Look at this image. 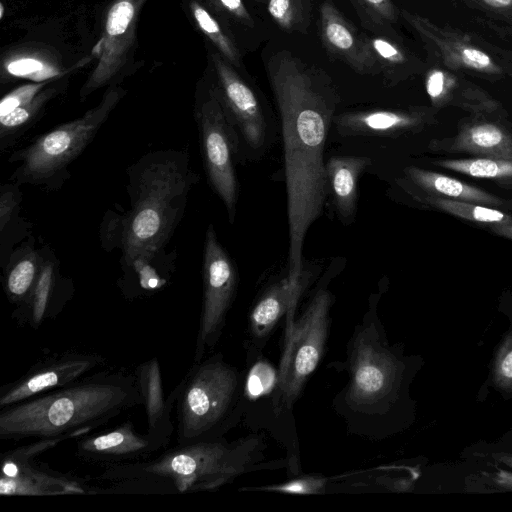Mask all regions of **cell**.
<instances>
[{
	"instance_id": "6da1fadb",
	"label": "cell",
	"mask_w": 512,
	"mask_h": 512,
	"mask_svg": "<svg viewBox=\"0 0 512 512\" xmlns=\"http://www.w3.org/2000/svg\"><path fill=\"white\" fill-rule=\"evenodd\" d=\"M279 109L289 225L288 276L303 279L302 249L330 195L324 152L339 95L331 78L288 51L268 62Z\"/></svg>"
},
{
	"instance_id": "7a4b0ae2",
	"label": "cell",
	"mask_w": 512,
	"mask_h": 512,
	"mask_svg": "<svg viewBox=\"0 0 512 512\" xmlns=\"http://www.w3.org/2000/svg\"><path fill=\"white\" fill-rule=\"evenodd\" d=\"M130 208L101 228L103 246L119 249L125 278L135 275L133 296L166 284L152 262L181 220L188 193L198 181L184 151L159 150L141 157L128 171Z\"/></svg>"
},
{
	"instance_id": "3957f363",
	"label": "cell",
	"mask_w": 512,
	"mask_h": 512,
	"mask_svg": "<svg viewBox=\"0 0 512 512\" xmlns=\"http://www.w3.org/2000/svg\"><path fill=\"white\" fill-rule=\"evenodd\" d=\"M140 405L134 374L100 370L69 386L2 408L0 439H69Z\"/></svg>"
},
{
	"instance_id": "277c9868",
	"label": "cell",
	"mask_w": 512,
	"mask_h": 512,
	"mask_svg": "<svg viewBox=\"0 0 512 512\" xmlns=\"http://www.w3.org/2000/svg\"><path fill=\"white\" fill-rule=\"evenodd\" d=\"M265 449L264 437L258 434L232 442L222 437L177 444L152 459L108 466L98 479L114 482L111 488L131 486L161 493L215 490L245 473L289 465L284 459L264 462Z\"/></svg>"
},
{
	"instance_id": "5b68a950",
	"label": "cell",
	"mask_w": 512,
	"mask_h": 512,
	"mask_svg": "<svg viewBox=\"0 0 512 512\" xmlns=\"http://www.w3.org/2000/svg\"><path fill=\"white\" fill-rule=\"evenodd\" d=\"M377 298H370L367 312L347 342L346 359L337 369L345 371L348 380L334 397L333 407L348 432L383 440L391 432L399 366L377 314Z\"/></svg>"
},
{
	"instance_id": "8992f818",
	"label": "cell",
	"mask_w": 512,
	"mask_h": 512,
	"mask_svg": "<svg viewBox=\"0 0 512 512\" xmlns=\"http://www.w3.org/2000/svg\"><path fill=\"white\" fill-rule=\"evenodd\" d=\"M245 382L246 376L221 353L193 362L172 390L177 444L224 437L245 407Z\"/></svg>"
},
{
	"instance_id": "52a82bcc",
	"label": "cell",
	"mask_w": 512,
	"mask_h": 512,
	"mask_svg": "<svg viewBox=\"0 0 512 512\" xmlns=\"http://www.w3.org/2000/svg\"><path fill=\"white\" fill-rule=\"evenodd\" d=\"M119 93H109L102 103L82 117L42 134L24 149L14 152L10 163H19L13 183L59 189L69 177L68 166L96 136L119 100Z\"/></svg>"
},
{
	"instance_id": "ba28073f",
	"label": "cell",
	"mask_w": 512,
	"mask_h": 512,
	"mask_svg": "<svg viewBox=\"0 0 512 512\" xmlns=\"http://www.w3.org/2000/svg\"><path fill=\"white\" fill-rule=\"evenodd\" d=\"M333 294L319 288L297 321L286 315L284 349L277 369L271 402L277 415L290 410L324 354Z\"/></svg>"
},
{
	"instance_id": "9c48e42d",
	"label": "cell",
	"mask_w": 512,
	"mask_h": 512,
	"mask_svg": "<svg viewBox=\"0 0 512 512\" xmlns=\"http://www.w3.org/2000/svg\"><path fill=\"white\" fill-rule=\"evenodd\" d=\"M201 152L208 181L234 222L238 183L235 162L242 156L239 132L228 117L216 91L210 92L196 110Z\"/></svg>"
},
{
	"instance_id": "30bf717a",
	"label": "cell",
	"mask_w": 512,
	"mask_h": 512,
	"mask_svg": "<svg viewBox=\"0 0 512 512\" xmlns=\"http://www.w3.org/2000/svg\"><path fill=\"white\" fill-rule=\"evenodd\" d=\"M202 275L203 301L193 362L201 361L218 343L238 282L236 267L212 224L205 234Z\"/></svg>"
},
{
	"instance_id": "8fae6325",
	"label": "cell",
	"mask_w": 512,
	"mask_h": 512,
	"mask_svg": "<svg viewBox=\"0 0 512 512\" xmlns=\"http://www.w3.org/2000/svg\"><path fill=\"white\" fill-rule=\"evenodd\" d=\"M64 438L36 439L2 454L0 494L8 496H50L92 494L82 481L35 462L37 455L56 446Z\"/></svg>"
},
{
	"instance_id": "7c38bea8",
	"label": "cell",
	"mask_w": 512,
	"mask_h": 512,
	"mask_svg": "<svg viewBox=\"0 0 512 512\" xmlns=\"http://www.w3.org/2000/svg\"><path fill=\"white\" fill-rule=\"evenodd\" d=\"M105 362V358L96 353L65 352L49 356L0 388V408L74 384Z\"/></svg>"
},
{
	"instance_id": "4fadbf2b",
	"label": "cell",
	"mask_w": 512,
	"mask_h": 512,
	"mask_svg": "<svg viewBox=\"0 0 512 512\" xmlns=\"http://www.w3.org/2000/svg\"><path fill=\"white\" fill-rule=\"evenodd\" d=\"M213 61L220 88L216 91L228 117L236 126L245 156L259 157L268 147L269 128L253 89L219 56Z\"/></svg>"
},
{
	"instance_id": "5bb4252c",
	"label": "cell",
	"mask_w": 512,
	"mask_h": 512,
	"mask_svg": "<svg viewBox=\"0 0 512 512\" xmlns=\"http://www.w3.org/2000/svg\"><path fill=\"white\" fill-rule=\"evenodd\" d=\"M400 15L418 32L445 66L486 74L503 72L500 63L466 35L446 27H438L427 18L406 10H400Z\"/></svg>"
},
{
	"instance_id": "9a60e30c",
	"label": "cell",
	"mask_w": 512,
	"mask_h": 512,
	"mask_svg": "<svg viewBox=\"0 0 512 512\" xmlns=\"http://www.w3.org/2000/svg\"><path fill=\"white\" fill-rule=\"evenodd\" d=\"M303 289L304 280L295 282L287 275L266 288L254 303L249 315L248 337L245 341L247 367L252 366L260 358L281 318L295 312Z\"/></svg>"
},
{
	"instance_id": "2e32d148",
	"label": "cell",
	"mask_w": 512,
	"mask_h": 512,
	"mask_svg": "<svg viewBox=\"0 0 512 512\" xmlns=\"http://www.w3.org/2000/svg\"><path fill=\"white\" fill-rule=\"evenodd\" d=\"M161 448L164 447L147 432L138 433L131 421L102 433L84 435L76 442L80 459L108 466L143 460Z\"/></svg>"
},
{
	"instance_id": "e0dca14e",
	"label": "cell",
	"mask_w": 512,
	"mask_h": 512,
	"mask_svg": "<svg viewBox=\"0 0 512 512\" xmlns=\"http://www.w3.org/2000/svg\"><path fill=\"white\" fill-rule=\"evenodd\" d=\"M320 34L330 55L357 73L376 74L366 34L359 33L331 0H325L320 7Z\"/></svg>"
},
{
	"instance_id": "ac0fdd59",
	"label": "cell",
	"mask_w": 512,
	"mask_h": 512,
	"mask_svg": "<svg viewBox=\"0 0 512 512\" xmlns=\"http://www.w3.org/2000/svg\"><path fill=\"white\" fill-rule=\"evenodd\" d=\"M73 287L61 277L56 259L43 252V263L27 302L14 311L16 319L34 329L55 318L72 297Z\"/></svg>"
},
{
	"instance_id": "d6986e66",
	"label": "cell",
	"mask_w": 512,
	"mask_h": 512,
	"mask_svg": "<svg viewBox=\"0 0 512 512\" xmlns=\"http://www.w3.org/2000/svg\"><path fill=\"white\" fill-rule=\"evenodd\" d=\"M147 418V433L164 448L175 430L172 411L175 404L173 392L165 398L159 361L156 357L142 362L134 373Z\"/></svg>"
},
{
	"instance_id": "ffe728a7",
	"label": "cell",
	"mask_w": 512,
	"mask_h": 512,
	"mask_svg": "<svg viewBox=\"0 0 512 512\" xmlns=\"http://www.w3.org/2000/svg\"><path fill=\"white\" fill-rule=\"evenodd\" d=\"M341 136H396L420 123V115L402 110L372 109L345 112L334 117Z\"/></svg>"
},
{
	"instance_id": "44dd1931",
	"label": "cell",
	"mask_w": 512,
	"mask_h": 512,
	"mask_svg": "<svg viewBox=\"0 0 512 512\" xmlns=\"http://www.w3.org/2000/svg\"><path fill=\"white\" fill-rule=\"evenodd\" d=\"M366 156H333L326 162V173L336 212L344 224L355 216L360 175L371 165Z\"/></svg>"
},
{
	"instance_id": "7402d4cb",
	"label": "cell",
	"mask_w": 512,
	"mask_h": 512,
	"mask_svg": "<svg viewBox=\"0 0 512 512\" xmlns=\"http://www.w3.org/2000/svg\"><path fill=\"white\" fill-rule=\"evenodd\" d=\"M43 263V252L27 242L8 256L3 286L8 300L22 307L29 299Z\"/></svg>"
},
{
	"instance_id": "603a6c76",
	"label": "cell",
	"mask_w": 512,
	"mask_h": 512,
	"mask_svg": "<svg viewBox=\"0 0 512 512\" xmlns=\"http://www.w3.org/2000/svg\"><path fill=\"white\" fill-rule=\"evenodd\" d=\"M406 174L417 186L435 195L458 201L500 205L501 201L481 189L440 173L409 167Z\"/></svg>"
},
{
	"instance_id": "cb8c5ba5",
	"label": "cell",
	"mask_w": 512,
	"mask_h": 512,
	"mask_svg": "<svg viewBox=\"0 0 512 512\" xmlns=\"http://www.w3.org/2000/svg\"><path fill=\"white\" fill-rule=\"evenodd\" d=\"M366 38L376 74H382L387 85H393L405 77L412 68L413 61L396 37L373 33L366 34Z\"/></svg>"
},
{
	"instance_id": "d4e9b609",
	"label": "cell",
	"mask_w": 512,
	"mask_h": 512,
	"mask_svg": "<svg viewBox=\"0 0 512 512\" xmlns=\"http://www.w3.org/2000/svg\"><path fill=\"white\" fill-rule=\"evenodd\" d=\"M457 146L474 153L512 160V140L493 124L468 127L458 137Z\"/></svg>"
},
{
	"instance_id": "484cf974",
	"label": "cell",
	"mask_w": 512,
	"mask_h": 512,
	"mask_svg": "<svg viewBox=\"0 0 512 512\" xmlns=\"http://www.w3.org/2000/svg\"><path fill=\"white\" fill-rule=\"evenodd\" d=\"M49 99L47 92L37 94L31 101L0 115V149L13 145L40 114Z\"/></svg>"
},
{
	"instance_id": "4316f807",
	"label": "cell",
	"mask_w": 512,
	"mask_h": 512,
	"mask_svg": "<svg viewBox=\"0 0 512 512\" xmlns=\"http://www.w3.org/2000/svg\"><path fill=\"white\" fill-rule=\"evenodd\" d=\"M429 202L452 215L476 222L495 225L512 237V217L493 208L452 199L432 198Z\"/></svg>"
},
{
	"instance_id": "83f0119b",
	"label": "cell",
	"mask_w": 512,
	"mask_h": 512,
	"mask_svg": "<svg viewBox=\"0 0 512 512\" xmlns=\"http://www.w3.org/2000/svg\"><path fill=\"white\" fill-rule=\"evenodd\" d=\"M362 25L372 33L396 37L392 29L398 10L391 0H351Z\"/></svg>"
},
{
	"instance_id": "f1b7e54d",
	"label": "cell",
	"mask_w": 512,
	"mask_h": 512,
	"mask_svg": "<svg viewBox=\"0 0 512 512\" xmlns=\"http://www.w3.org/2000/svg\"><path fill=\"white\" fill-rule=\"evenodd\" d=\"M440 166L476 178L512 177V160L493 158H474L445 160Z\"/></svg>"
},
{
	"instance_id": "f546056e",
	"label": "cell",
	"mask_w": 512,
	"mask_h": 512,
	"mask_svg": "<svg viewBox=\"0 0 512 512\" xmlns=\"http://www.w3.org/2000/svg\"><path fill=\"white\" fill-rule=\"evenodd\" d=\"M268 12L273 20L288 31L305 30L310 6L308 0H269Z\"/></svg>"
},
{
	"instance_id": "4dcf8cb0",
	"label": "cell",
	"mask_w": 512,
	"mask_h": 512,
	"mask_svg": "<svg viewBox=\"0 0 512 512\" xmlns=\"http://www.w3.org/2000/svg\"><path fill=\"white\" fill-rule=\"evenodd\" d=\"M194 18L200 29L217 46L226 59L239 66L240 54L233 40L225 33L214 17L201 5L192 4Z\"/></svg>"
},
{
	"instance_id": "1f68e13d",
	"label": "cell",
	"mask_w": 512,
	"mask_h": 512,
	"mask_svg": "<svg viewBox=\"0 0 512 512\" xmlns=\"http://www.w3.org/2000/svg\"><path fill=\"white\" fill-rule=\"evenodd\" d=\"M249 369L245 382L246 397L254 399L271 393L276 383L277 370L266 361H260V358Z\"/></svg>"
},
{
	"instance_id": "d6a6232c",
	"label": "cell",
	"mask_w": 512,
	"mask_h": 512,
	"mask_svg": "<svg viewBox=\"0 0 512 512\" xmlns=\"http://www.w3.org/2000/svg\"><path fill=\"white\" fill-rule=\"evenodd\" d=\"M328 480L318 475H306L292 479L286 483L259 488V490L295 493V494H320L324 492Z\"/></svg>"
},
{
	"instance_id": "836d02e7",
	"label": "cell",
	"mask_w": 512,
	"mask_h": 512,
	"mask_svg": "<svg viewBox=\"0 0 512 512\" xmlns=\"http://www.w3.org/2000/svg\"><path fill=\"white\" fill-rule=\"evenodd\" d=\"M22 193L18 184H5L1 186L0 193V232L1 236L8 230L9 225L18 215Z\"/></svg>"
},
{
	"instance_id": "e575fe53",
	"label": "cell",
	"mask_w": 512,
	"mask_h": 512,
	"mask_svg": "<svg viewBox=\"0 0 512 512\" xmlns=\"http://www.w3.org/2000/svg\"><path fill=\"white\" fill-rule=\"evenodd\" d=\"M455 83L454 78L439 68L429 70L426 76V91L432 101L436 102L448 93Z\"/></svg>"
},
{
	"instance_id": "d590c367",
	"label": "cell",
	"mask_w": 512,
	"mask_h": 512,
	"mask_svg": "<svg viewBox=\"0 0 512 512\" xmlns=\"http://www.w3.org/2000/svg\"><path fill=\"white\" fill-rule=\"evenodd\" d=\"M42 86V84H29L19 87L7 94L0 103V115H4L31 101L37 94H39Z\"/></svg>"
},
{
	"instance_id": "8d00e7d4",
	"label": "cell",
	"mask_w": 512,
	"mask_h": 512,
	"mask_svg": "<svg viewBox=\"0 0 512 512\" xmlns=\"http://www.w3.org/2000/svg\"><path fill=\"white\" fill-rule=\"evenodd\" d=\"M487 14L512 23V0H463Z\"/></svg>"
},
{
	"instance_id": "74e56055",
	"label": "cell",
	"mask_w": 512,
	"mask_h": 512,
	"mask_svg": "<svg viewBox=\"0 0 512 512\" xmlns=\"http://www.w3.org/2000/svg\"><path fill=\"white\" fill-rule=\"evenodd\" d=\"M7 70L16 76H29L43 70V64L33 58H23L8 64Z\"/></svg>"
},
{
	"instance_id": "f35d334b",
	"label": "cell",
	"mask_w": 512,
	"mask_h": 512,
	"mask_svg": "<svg viewBox=\"0 0 512 512\" xmlns=\"http://www.w3.org/2000/svg\"><path fill=\"white\" fill-rule=\"evenodd\" d=\"M221 5L242 23L252 27L254 22L242 0H219Z\"/></svg>"
},
{
	"instance_id": "ab89813d",
	"label": "cell",
	"mask_w": 512,
	"mask_h": 512,
	"mask_svg": "<svg viewBox=\"0 0 512 512\" xmlns=\"http://www.w3.org/2000/svg\"><path fill=\"white\" fill-rule=\"evenodd\" d=\"M501 370L506 378H512V351L504 357Z\"/></svg>"
},
{
	"instance_id": "60d3db41",
	"label": "cell",
	"mask_w": 512,
	"mask_h": 512,
	"mask_svg": "<svg viewBox=\"0 0 512 512\" xmlns=\"http://www.w3.org/2000/svg\"><path fill=\"white\" fill-rule=\"evenodd\" d=\"M0 8H1L0 18H2V17H3V10H4V8H3V5H2V4H1V7H0Z\"/></svg>"
},
{
	"instance_id": "b9f144b4",
	"label": "cell",
	"mask_w": 512,
	"mask_h": 512,
	"mask_svg": "<svg viewBox=\"0 0 512 512\" xmlns=\"http://www.w3.org/2000/svg\"><path fill=\"white\" fill-rule=\"evenodd\" d=\"M256 1H263V0H256Z\"/></svg>"
}]
</instances>
